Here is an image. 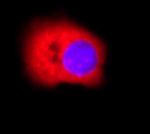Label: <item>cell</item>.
Listing matches in <instances>:
<instances>
[{
  "label": "cell",
  "instance_id": "1",
  "mask_svg": "<svg viewBox=\"0 0 150 134\" xmlns=\"http://www.w3.org/2000/svg\"><path fill=\"white\" fill-rule=\"evenodd\" d=\"M106 59V43L70 19H38L25 32V74L42 87H99L105 81Z\"/></svg>",
  "mask_w": 150,
  "mask_h": 134
}]
</instances>
